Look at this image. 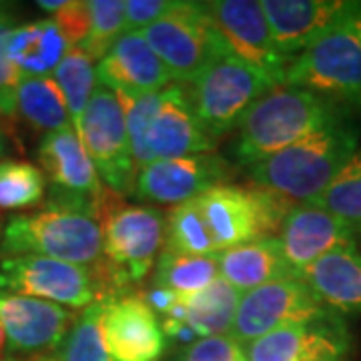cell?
Wrapping results in <instances>:
<instances>
[{
	"instance_id": "cell-1",
	"label": "cell",
	"mask_w": 361,
	"mask_h": 361,
	"mask_svg": "<svg viewBox=\"0 0 361 361\" xmlns=\"http://www.w3.org/2000/svg\"><path fill=\"white\" fill-rule=\"evenodd\" d=\"M357 149L360 129L341 116L303 141L249 165L247 173L261 189L307 205L329 187Z\"/></svg>"
},
{
	"instance_id": "cell-2",
	"label": "cell",
	"mask_w": 361,
	"mask_h": 361,
	"mask_svg": "<svg viewBox=\"0 0 361 361\" xmlns=\"http://www.w3.org/2000/svg\"><path fill=\"white\" fill-rule=\"evenodd\" d=\"M341 116L339 104L313 90L291 85L273 87L239 123L235 157L245 167L255 165Z\"/></svg>"
},
{
	"instance_id": "cell-3",
	"label": "cell",
	"mask_w": 361,
	"mask_h": 361,
	"mask_svg": "<svg viewBox=\"0 0 361 361\" xmlns=\"http://www.w3.org/2000/svg\"><path fill=\"white\" fill-rule=\"evenodd\" d=\"M0 249L8 257L39 255L92 267L103 259V231L89 213L47 207L8 221Z\"/></svg>"
},
{
	"instance_id": "cell-4",
	"label": "cell",
	"mask_w": 361,
	"mask_h": 361,
	"mask_svg": "<svg viewBox=\"0 0 361 361\" xmlns=\"http://www.w3.org/2000/svg\"><path fill=\"white\" fill-rule=\"evenodd\" d=\"M285 85L361 111V8L291 63Z\"/></svg>"
},
{
	"instance_id": "cell-5",
	"label": "cell",
	"mask_w": 361,
	"mask_h": 361,
	"mask_svg": "<svg viewBox=\"0 0 361 361\" xmlns=\"http://www.w3.org/2000/svg\"><path fill=\"white\" fill-rule=\"evenodd\" d=\"M217 251L271 239L281 231L295 207L281 195L261 187L219 185L199 197Z\"/></svg>"
},
{
	"instance_id": "cell-6",
	"label": "cell",
	"mask_w": 361,
	"mask_h": 361,
	"mask_svg": "<svg viewBox=\"0 0 361 361\" xmlns=\"http://www.w3.org/2000/svg\"><path fill=\"white\" fill-rule=\"evenodd\" d=\"M97 219L104 261L129 285L141 283L165 243V215L151 205H125L109 189Z\"/></svg>"
},
{
	"instance_id": "cell-7",
	"label": "cell",
	"mask_w": 361,
	"mask_h": 361,
	"mask_svg": "<svg viewBox=\"0 0 361 361\" xmlns=\"http://www.w3.org/2000/svg\"><path fill=\"white\" fill-rule=\"evenodd\" d=\"M273 87L269 78L253 66L233 54H223L189 82L187 90L197 118L217 139L239 127L249 109Z\"/></svg>"
},
{
	"instance_id": "cell-8",
	"label": "cell",
	"mask_w": 361,
	"mask_h": 361,
	"mask_svg": "<svg viewBox=\"0 0 361 361\" xmlns=\"http://www.w3.org/2000/svg\"><path fill=\"white\" fill-rule=\"evenodd\" d=\"M142 37L165 65L173 82L189 85L213 61L229 54L207 13V2L177 0L161 20L142 28Z\"/></svg>"
},
{
	"instance_id": "cell-9",
	"label": "cell",
	"mask_w": 361,
	"mask_h": 361,
	"mask_svg": "<svg viewBox=\"0 0 361 361\" xmlns=\"http://www.w3.org/2000/svg\"><path fill=\"white\" fill-rule=\"evenodd\" d=\"M75 130L104 187L116 195L133 193L137 165L130 151L125 109L115 90L99 85Z\"/></svg>"
},
{
	"instance_id": "cell-10",
	"label": "cell",
	"mask_w": 361,
	"mask_h": 361,
	"mask_svg": "<svg viewBox=\"0 0 361 361\" xmlns=\"http://www.w3.org/2000/svg\"><path fill=\"white\" fill-rule=\"evenodd\" d=\"M0 291L85 310L101 301V287L92 267L59 259L20 255L0 261Z\"/></svg>"
},
{
	"instance_id": "cell-11",
	"label": "cell",
	"mask_w": 361,
	"mask_h": 361,
	"mask_svg": "<svg viewBox=\"0 0 361 361\" xmlns=\"http://www.w3.org/2000/svg\"><path fill=\"white\" fill-rule=\"evenodd\" d=\"M207 13L229 54L265 75L275 87L285 85L293 61L279 51L259 0H215L207 2Z\"/></svg>"
},
{
	"instance_id": "cell-12",
	"label": "cell",
	"mask_w": 361,
	"mask_h": 361,
	"mask_svg": "<svg viewBox=\"0 0 361 361\" xmlns=\"http://www.w3.org/2000/svg\"><path fill=\"white\" fill-rule=\"evenodd\" d=\"M39 161L52 185L49 207L82 211L94 219L99 217L109 189L101 185L99 171L87 155L75 127L47 133L40 141Z\"/></svg>"
},
{
	"instance_id": "cell-13",
	"label": "cell",
	"mask_w": 361,
	"mask_h": 361,
	"mask_svg": "<svg viewBox=\"0 0 361 361\" xmlns=\"http://www.w3.org/2000/svg\"><path fill=\"white\" fill-rule=\"evenodd\" d=\"M77 315L59 303L0 291V351L13 355H39L63 345Z\"/></svg>"
},
{
	"instance_id": "cell-14",
	"label": "cell",
	"mask_w": 361,
	"mask_h": 361,
	"mask_svg": "<svg viewBox=\"0 0 361 361\" xmlns=\"http://www.w3.org/2000/svg\"><path fill=\"white\" fill-rule=\"evenodd\" d=\"M327 313L329 310L323 307L307 285L299 279H279L241 295L231 336L239 345H247L279 327L313 322Z\"/></svg>"
},
{
	"instance_id": "cell-15",
	"label": "cell",
	"mask_w": 361,
	"mask_h": 361,
	"mask_svg": "<svg viewBox=\"0 0 361 361\" xmlns=\"http://www.w3.org/2000/svg\"><path fill=\"white\" fill-rule=\"evenodd\" d=\"M215 145L217 139L207 133L195 115L187 85L171 82L163 89L161 104L147 129L141 151L135 157L137 173L155 161L211 153Z\"/></svg>"
},
{
	"instance_id": "cell-16",
	"label": "cell",
	"mask_w": 361,
	"mask_h": 361,
	"mask_svg": "<svg viewBox=\"0 0 361 361\" xmlns=\"http://www.w3.org/2000/svg\"><path fill=\"white\" fill-rule=\"evenodd\" d=\"M261 6L279 51L295 61L357 13L361 0H261Z\"/></svg>"
},
{
	"instance_id": "cell-17",
	"label": "cell",
	"mask_w": 361,
	"mask_h": 361,
	"mask_svg": "<svg viewBox=\"0 0 361 361\" xmlns=\"http://www.w3.org/2000/svg\"><path fill=\"white\" fill-rule=\"evenodd\" d=\"M351 336L339 313L279 327L243 345L245 361H339L349 351Z\"/></svg>"
},
{
	"instance_id": "cell-18",
	"label": "cell",
	"mask_w": 361,
	"mask_h": 361,
	"mask_svg": "<svg viewBox=\"0 0 361 361\" xmlns=\"http://www.w3.org/2000/svg\"><path fill=\"white\" fill-rule=\"evenodd\" d=\"M229 175L227 163L215 153L155 161L137 173L133 195L141 201L180 205L199 199Z\"/></svg>"
},
{
	"instance_id": "cell-19",
	"label": "cell",
	"mask_w": 361,
	"mask_h": 361,
	"mask_svg": "<svg viewBox=\"0 0 361 361\" xmlns=\"http://www.w3.org/2000/svg\"><path fill=\"white\" fill-rule=\"evenodd\" d=\"M101 331L115 361H161L167 353V336L145 297L129 293L104 301Z\"/></svg>"
},
{
	"instance_id": "cell-20",
	"label": "cell",
	"mask_w": 361,
	"mask_h": 361,
	"mask_svg": "<svg viewBox=\"0 0 361 361\" xmlns=\"http://www.w3.org/2000/svg\"><path fill=\"white\" fill-rule=\"evenodd\" d=\"M279 247L293 277L317 259L336 251L357 247V231L337 215L315 205H295L279 231Z\"/></svg>"
},
{
	"instance_id": "cell-21",
	"label": "cell",
	"mask_w": 361,
	"mask_h": 361,
	"mask_svg": "<svg viewBox=\"0 0 361 361\" xmlns=\"http://www.w3.org/2000/svg\"><path fill=\"white\" fill-rule=\"evenodd\" d=\"M101 87L115 92L145 94L167 89L173 82L165 65L142 37L141 30H127L97 65Z\"/></svg>"
},
{
	"instance_id": "cell-22",
	"label": "cell",
	"mask_w": 361,
	"mask_h": 361,
	"mask_svg": "<svg viewBox=\"0 0 361 361\" xmlns=\"http://www.w3.org/2000/svg\"><path fill=\"white\" fill-rule=\"evenodd\" d=\"M299 281L307 285L323 307L334 313H361V253L336 249L303 271Z\"/></svg>"
},
{
	"instance_id": "cell-23",
	"label": "cell",
	"mask_w": 361,
	"mask_h": 361,
	"mask_svg": "<svg viewBox=\"0 0 361 361\" xmlns=\"http://www.w3.org/2000/svg\"><path fill=\"white\" fill-rule=\"evenodd\" d=\"M217 263L221 279L241 295L271 281L295 279L281 253L277 237L225 249L217 253Z\"/></svg>"
},
{
	"instance_id": "cell-24",
	"label": "cell",
	"mask_w": 361,
	"mask_h": 361,
	"mask_svg": "<svg viewBox=\"0 0 361 361\" xmlns=\"http://www.w3.org/2000/svg\"><path fill=\"white\" fill-rule=\"evenodd\" d=\"M68 49L71 44L52 18L14 26L6 42L11 61L26 77H52Z\"/></svg>"
},
{
	"instance_id": "cell-25",
	"label": "cell",
	"mask_w": 361,
	"mask_h": 361,
	"mask_svg": "<svg viewBox=\"0 0 361 361\" xmlns=\"http://www.w3.org/2000/svg\"><path fill=\"white\" fill-rule=\"evenodd\" d=\"M239 301L241 293L219 277L203 291L183 297L185 323L197 337L227 336L231 334Z\"/></svg>"
},
{
	"instance_id": "cell-26",
	"label": "cell",
	"mask_w": 361,
	"mask_h": 361,
	"mask_svg": "<svg viewBox=\"0 0 361 361\" xmlns=\"http://www.w3.org/2000/svg\"><path fill=\"white\" fill-rule=\"evenodd\" d=\"M16 111L40 130L73 127L63 90L54 77H23L16 89Z\"/></svg>"
},
{
	"instance_id": "cell-27",
	"label": "cell",
	"mask_w": 361,
	"mask_h": 361,
	"mask_svg": "<svg viewBox=\"0 0 361 361\" xmlns=\"http://www.w3.org/2000/svg\"><path fill=\"white\" fill-rule=\"evenodd\" d=\"M177 255H197L209 257L217 255L211 229L207 225L199 199L175 205L165 217V249Z\"/></svg>"
},
{
	"instance_id": "cell-28",
	"label": "cell",
	"mask_w": 361,
	"mask_h": 361,
	"mask_svg": "<svg viewBox=\"0 0 361 361\" xmlns=\"http://www.w3.org/2000/svg\"><path fill=\"white\" fill-rule=\"evenodd\" d=\"M155 265V287L169 289L179 297L195 295L221 277L217 255L197 257L163 251Z\"/></svg>"
},
{
	"instance_id": "cell-29",
	"label": "cell",
	"mask_w": 361,
	"mask_h": 361,
	"mask_svg": "<svg viewBox=\"0 0 361 361\" xmlns=\"http://www.w3.org/2000/svg\"><path fill=\"white\" fill-rule=\"evenodd\" d=\"M52 77L65 94L71 123L77 127L99 82L94 59L82 47H71Z\"/></svg>"
},
{
	"instance_id": "cell-30",
	"label": "cell",
	"mask_w": 361,
	"mask_h": 361,
	"mask_svg": "<svg viewBox=\"0 0 361 361\" xmlns=\"http://www.w3.org/2000/svg\"><path fill=\"white\" fill-rule=\"evenodd\" d=\"M307 205L325 209L361 231V149L351 155L329 187Z\"/></svg>"
},
{
	"instance_id": "cell-31",
	"label": "cell",
	"mask_w": 361,
	"mask_h": 361,
	"mask_svg": "<svg viewBox=\"0 0 361 361\" xmlns=\"http://www.w3.org/2000/svg\"><path fill=\"white\" fill-rule=\"evenodd\" d=\"M104 301H94L85 307L73 323L71 331L66 334L56 361H115L104 345L103 331H101V317H103Z\"/></svg>"
},
{
	"instance_id": "cell-32",
	"label": "cell",
	"mask_w": 361,
	"mask_h": 361,
	"mask_svg": "<svg viewBox=\"0 0 361 361\" xmlns=\"http://www.w3.org/2000/svg\"><path fill=\"white\" fill-rule=\"evenodd\" d=\"M90 32L80 44L94 61H103L111 47L127 32L125 0H89Z\"/></svg>"
},
{
	"instance_id": "cell-33",
	"label": "cell",
	"mask_w": 361,
	"mask_h": 361,
	"mask_svg": "<svg viewBox=\"0 0 361 361\" xmlns=\"http://www.w3.org/2000/svg\"><path fill=\"white\" fill-rule=\"evenodd\" d=\"M44 175L39 167L23 161L0 163V209L39 205L44 197Z\"/></svg>"
},
{
	"instance_id": "cell-34",
	"label": "cell",
	"mask_w": 361,
	"mask_h": 361,
	"mask_svg": "<svg viewBox=\"0 0 361 361\" xmlns=\"http://www.w3.org/2000/svg\"><path fill=\"white\" fill-rule=\"evenodd\" d=\"M175 361H245L243 345L227 334V336L199 337L197 341L180 349Z\"/></svg>"
},
{
	"instance_id": "cell-35",
	"label": "cell",
	"mask_w": 361,
	"mask_h": 361,
	"mask_svg": "<svg viewBox=\"0 0 361 361\" xmlns=\"http://www.w3.org/2000/svg\"><path fill=\"white\" fill-rule=\"evenodd\" d=\"M13 28V25H0V113L6 116L16 113V89L20 78L25 77L6 52Z\"/></svg>"
},
{
	"instance_id": "cell-36",
	"label": "cell",
	"mask_w": 361,
	"mask_h": 361,
	"mask_svg": "<svg viewBox=\"0 0 361 361\" xmlns=\"http://www.w3.org/2000/svg\"><path fill=\"white\" fill-rule=\"evenodd\" d=\"M52 20L56 23L71 47H80L90 32L89 2L68 0L65 8L54 14Z\"/></svg>"
},
{
	"instance_id": "cell-37",
	"label": "cell",
	"mask_w": 361,
	"mask_h": 361,
	"mask_svg": "<svg viewBox=\"0 0 361 361\" xmlns=\"http://www.w3.org/2000/svg\"><path fill=\"white\" fill-rule=\"evenodd\" d=\"M177 0H127V30H142L165 18Z\"/></svg>"
},
{
	"instance_id": "cell-38",
	"label": "cell",
	"mask_w": 361,
	"mask_h": 361,
	"mask_svg": "<svg viewBox=\"0 0 361 361\" xmlns=\"http://www.w3.org/2000/svg\"><path fill=\"white\" fill-rule=\"evenodd\" d=\"M66 2H68V0H39L37 4H39L42 11L56 14L59 11H63V8H65Z\"/></svg>"
},
{
	"instance_id": "cell-39",
	"label": "cell",
	"mask_w": 361,
	"mask_h": 361,
	"mask_svg": "<svg viewBox=\"0 0 361 361\" xmlns=\"http://www.w3.org/2000/svg\"><path fill=\"white\" fill-rule=\"evenodd\" d=\"M0 25H11V8L4 2H0Z\"/></svg>"
},
{
	"instance_id": "cell-40",
	"label": "cell",
	"mask_w": 361,
	"mask_h": 361,
	"mask_svg": "<svg viewBox=\"0 0 361 361\" xmlns=\"http://www.w3.org/2000/svg\"><path fill=\"white\" fill-rule=\"evenodd\" d=\"M35 361H56V357L54 355H44V357H37Z\"/></svg>"
},
{
	"instance_id": "cell-41",
	"label": "cell",
	"mask_w": 361,
	"mask_h": 361,
	"mask_svg": "<svg viewBox=\"0 0 361 361\" xmlns=\"http://www.w3.org/2000/svg\"><path fill=\"white\" fill-rule=\"evenodd\" d=\"M4 153V137L0 135V155Z\"/></svg>"
},
{
	"instance_id": "cell-42",
	"label": "cell",
	"mask_w": 361,
	"mask_h": 361,
	"mask_svg": "<svg viewBox=\"0 0 361 361\" xmlns=\"http://www.w3.org/2000/svg\"><path fill=\"white\" fill-rule=\"evenodd\" d=\"M0 361H8L6 357H4V355H2V351H0Z\"/></svg>"
}]
</instances>
